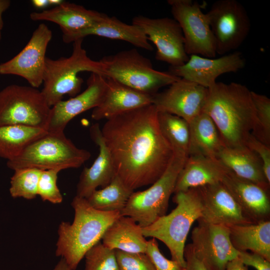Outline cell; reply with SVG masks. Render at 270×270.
<instances>
[{
	"instance_id": "1",
	"label": "cell",
	"mask_w": 270,
	"mask_h": 270,
	"mask_svg": "<svg viewBox=\"0 0 270 270\" xmlns=\"http://www.w3.org/2000/svg\"><path fill=\"white\" fill-rule=\"evenodd\" d=\"M101 131L116 175L133 192L154 183L172 158L152 104L107 119Z\"/></svg>"
},
{
	"instance_id": "2",
	"label": "cell",
	"mask_w": 270,
	"mask_h": 270,
	"mask_svg": "<svg viewBox=\"0 0 270 270\" xmlns=\"http://www.w3.org/2000/svg\"><path fill=\"white\" fill-rule=\"evenodd\" d=\"M203 112L214 122L224 147L246 146L256 126L250 90L239 83L216 82L208 88Z\"/></svg>"
},
{
	"instance_id": "3",
	"label": "cell",
	"mask_w": 270,
	"mask_h": 270,
	"mask_svg": "<svg viewBox=\"0 0 270 270\" xmlns=\"http://www.w3.org/2000/svg\"><path fill=\"white\" fill-rule=\"evenodd\" d=\"M71 205L74 211L72 223L59 225L56 254L75 270L86 252L100 242L108 228L121 216L120 212H102L93 208L86 198L76 196Z\"/></svg>"
},
{
	"instance_id": "4",
	"label": "cell",
	"mask_w": 270,
	"mask_h": 270,
	"mask_svg": "<svg viewBox=\"0 0 270 270\" xmlns=\"http://www.w3.org/2000/svg\"><path fill=\"white\" fill-rule=\"evenodd\" d=\"M176 206L169 214L142 228L144 236L159 240L169 249L172 260L185 268V243L190 228L202 216V203L198 188L174 194Z\"/></svg>"
},
{
	"instance_id": "5",
	"label": "cell",
	"mask_w": 270,
	"mask_h": 270,
	"mask_svg": "<svg viewBox=\"0 0 270 270\" xmlns=\"http://www.w3.org/2000/svg\"><path fill=\"white\" fill-rule=\"evenodd\" d=\"M82 42L83 38H80L72 42V52L68 57L46 58L40 91L50 108L62 100L66 94L72 98L78 94L84 82L79 72L87 71L104 76V64L88 56Z\"/></svg>"
},
{
	"instance_id": "6",
	"label": "cell",
	"mask_w": 270,
	"mask_h": 270,
	"mask_svg": "<svg viewBox=\"0 0 270 270\" xmlns=\"http://www.w3.org/2000/svg\"><path fill=\"white\" fill-rule=\"evenodd\" d=\"M90 156L87 150L76 147L64 132H48L30 144L16 158L7 161L6 164L14 170L26 168L62 170L80 168Z\"/></svg>"
},
{
	"instance_id": "7",
	"label": "cell",
	"mask_w": 270,
	"mask_h": 270,
	"mask_svg": "<svg viewBox=\"0 0 270 270\" xmlns=\"http://www.w3.org/2000/svg\"><path fill=\"white\" fill-rule=\"evenodd\" d=\"M100 60L105 66L104 76L151 96L180 78L168 71L154 70L151 61L135 48L105 56Z\"/></svg>"
},
{
	"instance_id": "8",
	"label": "cell",
	"mask_w": 270,
	"mask_h": 270,
	"mask_svg": "<svg viewBox=\"0 0 270 270\" xmlns=\"http://www.w3.org/2000/svg\"><path fill=\"white\" fill-rule=\"evenodd\" d=\"M187 158L174 154L164 174L149 188L132 192L120 212L121 216L130 217L142 228L164 216L178 175Z\"/></svg>"
},
{
	"instance_id": "9",
	"label": "cell",
	"mask_w": 270,
	"mask_h": 270,
	"mask_svg": "<svg viewBox=\"0 0 270 270\" xmlns=\"http://www.w3.org/2000/svg\"><path fill=\"white\" fill-rule=\"evenodd\" d=\"M50 108L36 88L9 85L0 91V126L20 124L46 130Z\"/></svg>"
},
{
	"instance_id": "10",
	"label": "cell",
	"mask_w": 270,
	"mask_h": 270,
	"mask_svg": "<svg viewBox=\"0 0 270 270\" xmlns=\"http://www.w3.org/2000/svg\"><path fill=\"white\" fill-rule=\"evenodd\" d=\"M206 14L216 54L224 56L238 49L248 35L250 29L248 15L236 0H218Z\"/></svg>"
},
{
	"instance_id": "11",
	"label": "cell",
	"mask_w": 270,
	"mask_h": 270,
	"mask_svg": "<svg viewBox=\"0 0 270 270\" xmlns=\"http://www.w3.org/2000/svg\"><path fill=\"white\" fill-rule=\"evenodd\" d=\"M171 12L179 24L188 56L214 58L216 56L214 38L206 14L200 5L192 0H168Z\"/></svg>"
},
{
	"instance_id": "12",
	"label": "cell",
	"mask_w": 270,
	"mask_h": 270,
	"mask_svg": "<svg viewBox=\"0 0 270 270\" xmlns=\"http://www.w3.org/2000/svg\"><path fill=\"white\" fill-rule=\"evenodd\" d=\"M132 24L138 26L148 41L156 47L155 58L171 66H179L188 60L184 46V38L178 22L173 18L134 17Z\"/></svg>"
},
{
	"instance_id": "13",
	"label": "cell",
	"mask_w": 270,
	"mask_h": 270,
	"mask_svg": "<svg viewBox=\"0 0 270 270\" xmlns=\"http://www.w3.org/2000/svg\"><path fill=\"white\" fill-rule=\"evenodd\" d=\"M191 238L195 256L208 270H224L230 261L238 257V251L230 240L228 226L198 221Z\"/></svg>"
},
{
	"instance_id": "14",
	"label": "cell",
	"mask_w": 270,
	"mask_h": 270,
	"mask_svg": "<svg viewBox=\"0 0 270 270\" xmlns=\"http://www.w3.org/2000/svg\"><path fill=\"white\" fill-rule=\"evenodd\" d=\"M52 30L44 24L34 30L24 48L10 60L0 64V74L20 76L31 86L38 88L43 82L48 46Z\"/></svg>"
},
{
	"instance_id": "15",
	"label": "cell",
	"mask_w": 270,
	"mask_h": 270,
	"mask_svg": "<svg viewBox=\"0 0 270 270\" xmlns=\"http://www.w3.org/2000/svg\"><path fill=\"white\" fill-rule=\"evenodd\" d=\"M208 88L180 78L164 91L152 95L158 112L178 116L188 122L203 112Z\"/></svg>"
},
{
	"instance_id": "16",
	"label": "cell",
	"mask_w": 270,
	"mask_h": 270,
	"mask_svg": "<svg viewBox=\"0 0 270 270\" xmlns=\"http://www.w3.org/2000/svg\"><path fill=\"white\" fill-rule=\"evenodd\" d=\"M246 66L242 52L234 51L218 58L190 55L188 60L179 66H170L168 72L206 88L213 86L220 76L236 72Z\"/></svg>"
},
{
	"instance_id": "17",
	"label": "cell",
	"mask_w": 270,
	"mask_h": 270,
	"mask_svg": "<svg viewBox=\"0 0 270 270\" xmlns=\"http://www.w3.org/2000/svg\"><path fill=\"white\" fill-rule=\"evenodd\" d=\"M107 89L105 76L92 72L87 88L82 93L66 100H62L50 108L46 130L63 133L72 118L82 112L98 106L103 100Z\"/></svg>"
},
{
	"instance_id": "18",
	"label": "cell",
	"mask_w": 270,
	"mask_h": 270,
	"mask_svg": "<svg viewBox=\"0 0 270 270\" xmlns=\"http://www.w3.org/2000/svg\"><path fill=\"white\" fill-rule=\"evenodd\" d=\"M198 188L202 211L198 221L226 226L254 224L222 182Z\"/></svg>"
},
{
	"instance_id": "19",
	"label": "cell",
	"mask_w": 270,
	"mask_h": 270,
	"mask_svg": "<svg viewBox=\"0 0 270 270\" xmlns=\"http://www.w3.org/2000/svg\"><path fill=\"white\" fill-rule=\"evenodd\" d=\"M222 183L254 223L270 220L269 190L240 178L229 170Z\"/></svg>"
},
{
	"instance_id": "20",
	"label": "cell",
	"mask_w": 270,
	"mask_h": 270,
	"mask_svg": "<svg viewBox=\"0 0 270 270\" xmlns=\"http://www.w3.org/2000/svg\"><path fill=\"white\" fill-rule=\"evenodd\" d=\"M90 136L98 146L99 153L90 168L82 170L77 185L76 195L87 198L99 186H107L116 175L108 150L98 124L91 126Z\"/></svg>"
},
{
	"instance_id": "21",
	"label": "cell",
	"mask_w": 270,
	"mask_h": 270,
	"mask_svg": "<svg viewBox=\"0 0 270 270\" xmlns=\"http://www.w3.org/2000/svg\"><path fill=\"white\" fill-rule=\"evenodd\" d=\"M90 35L98 36L112 40L126 41L146 50L152 51L153 47L146 36L138 26L126 24L115 16L108 15L88 28L77 31L62 33V40L65 43L73 42Z\"/></svg>"
},
{
	"instance_id": "22",
	"label": "cell",
	"mask_w": 270,
	"mask_h": 270,
	"mask_svg": "<svg viewBox=\"0 0 270 270\" xmlns=\"http://www.w3.org/2000/svg\"><path fill=\"white\" fill-rule=\"evenodd\" d=\"M107 89L102 102L93 109L92 118L108 119L129 110L152 104V96L132 89L116 80L106 77Z\"/></svg>"
},
{
	"instance_id": "23",
	"label": "cell",
	"mask_w": 270,
	"mask_h": 270,
	"mask_svg": "<svg viewBox=\"0 0 270 270\" xmlns=\"http://www.w3.org/2000/svg\"><path fill=\"white\" fill-rule=\"evenodd\" d=\"M228 172L217 159L189 156L178 175L174 193L220 182Z\"/></svg>"
},
{
	"instance_id": "24",
	"label": "cell",
	"mask_w": 270,
	"mask_h": 270,
	"mask_svg": "<svg viewBox=\"0 0 270 270\" xmlns=\"http://www.w3.org/2000/svg\"><path fill=\"white\" fill-rule=\"evenodd\" d=\"M106 14L74 3L61 4L41 12H33L30 18L34 21H48L58 24L62 33L77 31L91 26L102 20Z\"/></svg>"
},
{
	"instance_id": "25",
	"label": "cell",
	"mask_w": 270,
	"mask_h": 270,
	"mask_svg": "<svg viewBox=\"0 0 270 270\" xmlns=\"http://www.w3.org/2000/svg\"><path fill=\"white\" fill-rule=\"evenodd\" d=\"M217 160L238 177L269 190L270 184L265 177L260 158L247 146H224Z\"/></svg>"
},
{
	"instance_id": "26",
	"label": "cell",
	"mask_w": 270,
	"mask_h": 270,
	"mask_svg": "<svg viewBox=\"0 0 270 270\" xmlns=\"http://www.w3.org/2000/svg\"><path fill=\"white\" fill-rule=\"evenodd\" d=\"M102 243L114 250L128 252L146 253L148 240L142 228L132 218L120 216L108 228Z\"/></svg>"
},
{
	"instance_id": "27",
	"label": "cell",
	"mask_w": 270,
	"mask_h": 270,
	"mask_svg": "<svg viewBox=\"0 0 270 270\" xmlns=\"http://www.w3.org/2000/svg\"><path fill=\"white\" fill-rule=\"evenodd\" d=\"M233 246L238 252L250 251L270 261V220L228 226Z\"/></svg>"
},
{
	"instance_id": "28",
	"label": "cell",
	"mask_w": 270,
	"mask_h": 270,
	"mask_svg": "<svg viewBox=\"0 0 270 270\" xmlns=\"http://www.w3.org/2000/svg\"><path fill=\"white\" fill-rule=\"evenodd\" d=\"M188 123L189 156L201 155L217 159L218 154L224 146L212 118L202 112Z\"/></svg>"
},
{
	"instance_id": "29",
	"label": "cell",
	"mask_w": 270,
	"mask_h": 270,
	"mask_svg": "<svg viewBox=\"0 0 270 270\" xmlns=\"http://www.w3.org/2000/svg\"><path fill=\"white\" fill-rule=\"evenodd\" d=\"M44 128L20 124L0 126V158L11 160L32 142L44 136Z\"/></svg>"
},
{
	"instance_id": "30",
	"label": "cell",
	"mask_w": 270,
	"mask_h": 270,
	"mask_svg": "<svg viewBox=\"0 0 270 270\" xmlns=\"http://www.w3.org/2000/svg\"><path fill=\"white\" fill-rule=\"evenodd\" d=\"M132 192L116 175L107 186L96 190L86 199L96 210L120 212Z\"/></svg>"
},
{
	"instance_id": "31",
	"label": "cell",
	"mask_w": 270,
	"mask_h": 270,
	"mask_svg": "<svg viewBox=\"0 0 270 270\" xmlns=\"http://www.w3.org/2000/svg\"><path fill=\"white\" fill-rule=\"evenodd\" d=\"M160 130L170 144L173 153L186 158L189 156V124L184 119L165 112H158Z\"/></svg>"
},
{
	"instance_id": "32",
	"label": "cell",
	"mask_w": 270,
	"mask_h": 270,
	"mask_svg": "<svg viewBox=\"0 0 270 270\" xmlns=\"http://www.w3.org/2000/svg\"><path fill=\"white\" fill-rule=\"evenodd\" d=\"M41 170L32 168H19L10 179V193L14 198L32 200L38 196V187Z\"/></svg>"
},
{
	"instance_id": "33",
	"label": "cell",
	"mask_w": 270,
	"mask_h": 270,
	"mask_svg": "<svg viewBox=\"0 0 270 270\" xmlns=\"http://www.w3.org/2000/svg\"><path fill=\"white\" fill-rule=\"evenodd\" d=\"M256 113V124L252 134L270 146V99L264 94L250 91Z\"/></svg>"
},
{
	"instance_id": "34",
	"label": "cell",
	"mask_w": 270,
	"mask_h": 270,
	"mask_svg": "<svg viewBox=\"0 0 270 270\" xmlns=\"http://www.w3.org/2000/svg\"><path fill=\"white\" fill-rule=\"evenodd\" d=\"M84 257L85 270H119L115 250L100 241L92 246Z\"/></svg>"
},
{
	"instance_id": "35",
	"label": "cell",
	"mask_w": 270,
	"mask_h": 270,
	"mask_svg": "<svg viewBox=\"0 0 270 270\" xmlns=\"http://www.w3.org/2000/svg\"><path fill=\"white\" fill-rule=\"evenodd\" d=\"M58 169L42 170L38 180V195L43 201L57 204L62 202L63 198L57 186Z\"/></svg>"
},
{
	"instance_id": "36",
	"label": "cell",
	"mask_w": 270,
	"mask_h": 270,
	"mask_svg": "<svg viewBox=\"0 0 270 270\" xmlns=\"http://www.w3.org/2000/svg\"><path fill=\"white\" fill-rule=\"evenodd\" d=\"M119 270H156L146 253L128 252L115 250Z\"/></svg>"
},
{
	"instance_id": "37",
	"label": "cell",
	"mask_w": 270,
	"mask_h": 270,
	"mask_svg": "<svg viewBox=\"0 0 270 270\" xmlns=\"http://www.w3.org/2000/svg\"><path fill=\"white\" fill-rule=\"evenodd\" d=\"M146 254L152 262L156 270H184L177 262L166 258L160 252L156 239L148 240Z\"/></svg>"
},
{
	"instance_id": "38",
	"label": "cell",
	"mask_w": 270,
	"mask_h": 270,
	"mask_svg": "<svg viewBox=\"0 0 270 270\" xmlns=\"http://www.w3.org/2000/svg\"><path fill=\"white\" fill-rule=\"evenodd\" d=\"M246 146L253 150L260 158L265 177L270 184V146L260 141L252 134L246 140Z\"/></svg>"
},
{
	"instance_id": "39",
	"label": "cell",
	"mask_w": 270,
	"mask_h": 270,
	"mask_svg": "<svg viewBox=\"0 0 270 270\" xmlns=\"http://www.w3.org/2000/svg\"><path fill=\"white\" fill-rule=\"evenodd\" d=\"M238 258L246 266H251L256 270H270V261L258 254L240 251Z\"/></svg>"
},
{
	"instance_id": "40",
	"label": "cell",
	"mask_w": 270,
	"mask_h": 270,
	"mask_svg": "<svg viewBox=\"0 0 270 270\" xmlns=\"http://www.w3.org/2000/svg\"><path fill=\"white\" fill-rule=\"evenodd\" d=\"M184 256L186 262L184 270H208L195 256L190 244L185 246Z\"/></svg>"
},
{
	"instance_id": "41",
	"label": "cell",
	"mask_w": 270,
	"mask_h": 270,
	"mask_svg": "<svg viewBox=\"0 0 270 270\" xmlns=\"http://www.w3.org/2000/svg\"><path fill=\"white\" fill-rule=\"evenodd\" d=\"M224 270H248L246 266L244 265L240 259L237 258L230 261L226 265Z\"/></svg>"
},
{
	"instance_id": "42",
	"label": "cell",
	"mask_w": 270,
	"mask_h": 270,
	"mask_svg": "<svg viewBox=\"0 0 270 270\" xmlns=\"http://www.w3.org/2000/svg\"><path fill=\"white\" fill-rule=\"evenodd\" d=\"M10 1L9 0H0V40L2 38V31L3 28L4 22L2 14L10 6Z\"/></svg>"
},
{
	"instance_id": "43",
	"label": "cell",
	"mask_w": 270,
	"mask_h": 270,
	"mask_svg": "<svg viewBox=\"0 0 270 270\" xmlns=\"http://www.w3.org/2000/svg\"><path fill=\"white\" fill-rule=\"evenodd\" d=\"M52 270H71L66 261L63 258L58 262Z\"/></svg>"
},
{
	"instance_id": "44",
	"label": "cell",
	"mask_w": 270,
	"mask_h": 270,
	"mask_svg": "<svg viewBox=\"0 0 270 270\" xmlns=\"http://www.w3.org/2000/svg\"><path fill=\"white\" fill-rule=\"evenodd\" d=\"M32 2L34 7L38 8H42L49 5L48 0H33Z\"/></svg>"
},
{
	"instance_id": "45",
	"label": "cell",
	"mask_w": 270,
	"mask_h": 270,
	"mask_svg": "<svg viewBox=\"0 0 270 270\" xmlns=\"http://www.w3.org/2000/svg\"><path fill=\"white\" fill-rule=\"evenodd\" d=\"M49 5L57 6L61 4L64 1L61 0H48Z\"/></svg>"
}]
</instances>
